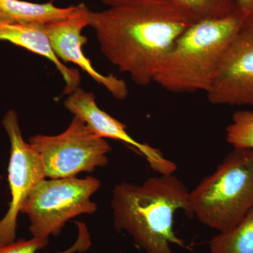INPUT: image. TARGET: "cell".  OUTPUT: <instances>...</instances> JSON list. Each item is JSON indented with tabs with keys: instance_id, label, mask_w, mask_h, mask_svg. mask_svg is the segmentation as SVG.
Here are the masks:
<instances>
[{
	"instance_id": "9",
	"label": "cell",
	"mask_w": 253,
	"mask_h": 253,
	"mask_svg": "<svg viewBox=\"0 0 253 253\" xmlns=\"http://www.w3.org/2000/svg\"><path fill=\"white\" fill-rule=\"evenodd\" d=\"M64 106L73 116L83 120L100 137L121 141L143 156L158 174H174L177 169L176 163L166 158L161 150L135 140L126 131L124 123L100 109L93 93L78 87L68 95Z\"/></svg>"
},
{
	"instance_id": "4",
	"label": "cell",
	"mask_w": 253,
	"mask_h": 253,
	"mask_svg": "<svg viewBox=\"0 0 253 253\" xmlns=\"http://www.w3.org/2000/svg\"><path fill=\"white\" fill-rule=\"evenodd\" d=\"M253 208V149L233 148L215 170L189 191L188 217L225 232Z\"/></svg>"
},
{
	"instance_id": "6",
	"label": "cell",
	"mask_w": 253,
	"mask_h": 253,
	"mask_svg": "<svg viewBox=\"0 0 253 253\" xmlns=\"http://www.w3.org/2000/svg\"><path fill=\"white\" fill-rule=\"evenodd\" d=\"M29 143L41 156L46 178L49 179L72 177L109 164V143L76 116L61 134H38Z\"/></svg>"
},
{
	"instance_id": "13",
	"label": "cell",
	"mask_w": 253,
	"mask_h": 253,
	"mask_svg": "<svg viewBox=\"0 0 253 253\" xmlns=\"http://www.w3.org/2000/svg\"><path fill=\"white\" fill-rule=\"evenodd\" d=\"M211 253H253V208L237 225L213 236Z\"/></svg>"
},
{
	"instance_id": "12",
	"label": "cell",
	"mask_w": 253,
	"mask_h": 253,
	"mask_svg": "<svg viewBox=\"0 0 253 253\" xmlns=\"http://www.w3.org/2000/svg\"><path fill=\"white\" fill-rule=\"evenodd\" d=\"M86 5L61 8L52 2L34 3L22 0H0V21L12 23H47L76 16Z\"/></svg>"
},
{
	"instance_id": "17",
	"label": "cell",
	"mask_w": 253,
	"mask_h": 253,
	"mask_svg": "<svg viewBox=\"0 0 253 253\" xmlns=\"http://www.w3.org/2000/svg\"><path fill=\"white\" fill-rule=\"evenodd\" d=\"M247 21H253V0H236L235 9Z\"/></svg>"
},
{
	"instance_id": "15",
	"label": "cell",
	"mask_w": 253,
	"mask_h": 253,
	"mask_svg": "<svg viewBox=\"0 0 253 253\" xmlns=\"http://www.w3.org/2000/svg\"><path fill=\"white\" fill-rule=\"evenodd\" d=\"M191 13L196 21L219 19L235 9L236 0H171Z\"/></svg>"
},
{
	"instance_id": "1",
	"label": "cell",
	"mask_w": 253,
	"mask_h": 253,
	"mask_svg": "<svg viewBox=\"0 0 253 253\" xmlns=\"http://www.w3.org/2000/svg\"><path fill=\"white\" fill-rule=\"evenodd\" d=\"M88 18L105 57L139 86L154 82L178 38L197 22L171 0H125L89 10Z\"/></svg>"
},
{
	"instance_id": "3",
	"label": "cell",
	"mask_w": 253,
	"mask_h": 253,
	"mask_svg": "<svg viewBox=\"0 0 253 253\" xmlns=\"http://www.w3.org/2000/svg\"><path fill=\"white\" fill-rule=\"evenodd\" d=\"M246 21L234 10L226 17L194 23L175 42L154 83L169 92H207Z\"/></svg>"
},
{
	"instance_id": "2",
	"label": "cell",
	"mask_w": 253,
	"mask_h": 253,
	"mask_svg": "<svg viewBox=\"0 0 253 253\" xmlns=\"http://www.w3.org/2000/svg\"><path fill=\"white\" fill-rule=\"evenodd\" d=\"M189 191L174 174H159L142 184L123 182L115 186L111 206L113 225L132 238L145 253H174L185 248L174 230V216H187Z\"/></svg>"
},
{
	"instance_id": "11",
	"label": "cell",
	"mask_w": 253,
	"mask_h": 253,
	"mask_svg": "<svg viewBox=\"0 0 253 253\" xmlns=\"http://www.w3.org/2000/svg\"><path fill=\"white\" fill-rule=\"evenodd\" d=\"M44 25L0 21V41L9 42L54 63L66 83L63 94L68 96L79 87L81 75L78 70L67 67L55 54Z\"/></svg>"
},
{
	"instance_id": "8",
	"label": "cell",
	"mask_w": 253,
	"mask_h": 253,
	"mask_svg": "<svg viewBox=\"0 0 253 253\" xmlns=\"http://www.w3.org/2000/svg\"><path fill=\"white\" fill-rule=\"evenodd\" d=\"M206 94L215 106H253V21H246L231 43Z\"/></svg>"
},
{
	"instance_id": "7",
	"label": "cell",
	"mask_w": 253,
	"mask_h": 253,
	"mask_svg": "<svg viewBox=\"0 0 253 253\" xmlns=\"http://www.w3.org/2000/svg\"><path fill=\"white\" fill-rule=\"evenodd\" d=\"M2 126L11 146L8 166L11 201L7 212L0 220V246L15 241L18 214L32 192L46 179L41 156L23 139L16 111L6 112Z\"/></svg>"
},
{
	"instance_id": "18",
	"label": "cell",
	"mask_w": 253,
	"mask_h": 253,
	"mask_svg": "<svg viewBox=\"0 0 253 253\" xmlns=\"http://www.w3.org/2000/svg\"><path fill=\"white\" fill-rule=\"evenodd\" d=\"M55 1H56V0H50L49 1L53 3ZM100 1H102L103 3L108 5V6H113V5L117 4L118 3L122 2L125 0H100Z\"/></svg>"
},
{
	"instance_id": "10",
	"label": "cell",
	"mask_w": 253,
	"mask_h": 253,
	"mask_svg": "<svg viewBox=\"0 0 253 253\" xmlns=\"http://www.w3.org/2000/svg\"><path fill=\"white\" fill-rule=\"evenodd\" d=\"M89 11L86 6L76 16L44 24V30L55 54L62 62L77 65L98 84L104 86L116 99L123 101L129 94L126 81L113 74L106 76L98 72L83 52V46L87 38L82 35V32L89 26Z\"/></svg>"
},
{
	"instance_id": "19",
	"label": "cell",
	"mask_w": 253,
	"mask_h": 253,
	"mask_svg": "<svg viewBox=\"0 0 253 253\" xmlns=\"http://www.w3.org/2000/svg\"></svg>"
},
{
	"instance_id": "14",
	"label": "cell",
	"mask_w": 253,
	"mask_h": 253,
	"mask_svg": "<svg viewBox=\"0 0 253 253\" xmlns=\"http://www.w3.org/2000/svg\"><path fill=\"white\" fill-rule=\"evenodd\" d=\"M78 229V235L73 246L58 253H83L91 246V238L85 224L76 221ZM48 240L33 237L29 240L20 239L11 244L0 246V253H37L38 251L45 247Z\"/></svg>"
},
{
	"instance_id": "16",
	"label": "cell",
	"mask_w": 253,
	"mask_h": 253,
	"mask_svg": "<svg viewBox=\"0 0 253 253\" xmlns=\"http://www.w3.org/2000/svg\"><path fill=\"white\" fill-rule=\"evenodd\" d=\"M226 140L233 148L253 149V111L241 109L234 113L226 128Z\"/></svg>"
},
{
	"instance_id": "5",
	"label": "cell",
	"mask_w": 253,
	"mask_h": 253,
	"mask_svg": "<svg viewBox=\"0 0 253 253\" xmlns=\"http://www.w3.org/2000/svg\"><path fill=\"white\" fill-rule=\"evenodd\" d=\"M101 187L94 176L44 179L32 192L21 213L29 219L33 237L48 240L58 236L66 222L81 214H91L97 205L91 200Z\"/></svg>"
}]
</instances>
